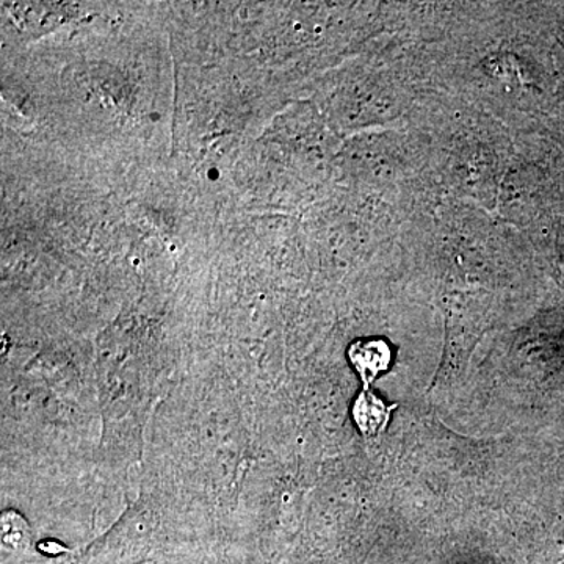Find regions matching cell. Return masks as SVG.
<instances>
[{
  "label": "cell",
  "instance_id": "cell-1",
  "mask_svg": "<svg viewBox=\"0 0 564 564\" xmlns=\"http://www.w3.org/2000/svg\"><path fill=\"white\" fill-rule=\"evenodd\" d=\"M348 358L361 378L364 389H370V384H373L378 375L388 370L391 364V350L384 340H361L351 345Z\"/></svg>",
  "mask_w": 564,
  "mask_h": 564
},
{
  "label": "cell",
  "instance_id": "cell-2",
  "mask_svg": "<svg viewBox=\"0 0 564 564\" xmlns=\"http://www.w3.org/2000/svg\"><path fill=\"white\" fill-rule=\"evenodd\" d=\"M395 404L386 406L370 389H362L352 404V419L359 432L366 437H377L388 429L389 417Z\"/></svg>",
  "mask_w": 564,
  "mask_h": 564
},
{
  "label": "cell",
  "instance_id": "cell-3",
  "mask_svg": "<svg viewBox=\"0 0 564 564\" xmlns=\"http://www.w3.org/2000/svg\"><path fill=\"white\" fill-rule=\"evenodd\" d=\"M29 529L28 521L20 513L13 510L3 511L2 514V543L11 551H20L28 545Z\"/></svg>",
  "mask_w": 564,
  "mask_h": 564
}]
</instances>
